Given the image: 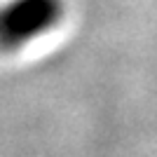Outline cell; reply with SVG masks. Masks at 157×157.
Here are the masks:
<instances>
[{"label":"cell","mask_w":157,"mask_h":157,"mask_svg":"<svg viewBox=\"0 0 157 157\" xmlns=\"http://www.w3.org/2000/svg\"><path fill=\"white\" fill-rule=\"evenodd\" d=\"M61 14L59 0H12L0 7V49H19L52 26Z\"/></svg>","instance_id":"6da1fadb"}]
</instances>
